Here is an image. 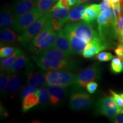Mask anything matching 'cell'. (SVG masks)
<instances>
[{
  "mask_svg": "<svg viewBox=\"0 0 123 123\" xmlns=\"http://www.w3.org/2000/svg\"><path fill=\"white\" fill-rule=\"evenodd\" d=\"M108 47L107 44L99 37L95 38L87 44L82 55L85 58H91L101 51L107 49Z\"/></svg>",
  "mask_w": 123,
  "mask_h": 123,
  "instance_id": "cell-13",
  "label": "cell"
},
{
  "mask_svg": "<svg viewBox=\"0 0 123 123\" xmlns=\"http://www.w3.org/2000/svg\"><path fill=\"white\" fill-rule=\"evenodd\" d=\"M100 13L99 5L91 4L87 5L82 19L87 22L92 23L98 18Z\"/></svg>",
  "mask_w": 123,
  "mask_h": 123,
  "instance_id": "cell-19",
  "label": "cell"
},
{
  "mask_svg": "<svg viewBox=\"0 0 123 123\" xmlns=\"http://www.w3.org/2000/svg\"><path fill=\"white\" fill-rule=\"evenodd\" d=\"M56 37V32L51 24L50 18L45 26L30 43L26 49L34 54H39L54 47Z\"/></svg>",
  "mask_w": 123,
  "mask_h": 123,
  "instance_id": "cell-1",
  "label": "cell"
},
{
  "mask_svg": "<svg viewBox=\"0 0 123 123\" xmlns=\"http://www.w3.org/2000/svg\"><path fill=\"white\" fill-rule=\"evenodd\" d=\"M121 64H122V71H123V59L122 60V63H121Z\"/></svg>",
  "mask_w": 123,
  "mask_h": 123,
  "instance_id": "cell-44",
  "label": "cell"
},
{
  "mask_svg": "<svg viewBox=\"0 0 123 123\" xmlns=\"http://www.w3.org/2000/svg\"><path fill=\"white\" fill-rule=\"evenodd\" d=\"M111 5L108 0H103V1H102L99 5L100 12L101 13V12L105 11V10H108L111 8Z\"/></svg>",
  "mask_w": 123,
  "mask_h": 123,
  "instance_id": "cell-35",
  "label": "cell"
},
{
  "mask_svg": "<svg viewBox=\"0 0 123 123\" xmlns=\"http://www.w3.org/2000/svg\"><path fill=\"white\" fill-rule=\"evenodd\" d=\"M100 0H78V2H77L76 5H79L83 4L85 3L88 2H97L99 1Z\"/></svg>",
  "mask_w": 123,
  "mask_h": 123,
  "instance_id": "cell-39",
  "label": "cell"
},
{
  "mask_svg": "<svg viewBox=\"0 0 123 123\" xmlns=\"http://www.w3.org/2000/svg\"><path fill=\"white\" fill-rule=\"evenodd\" d=\"M26 67L25 76L29 85L34 87H41L47 85L45 73L37 70L31 62H29Z\"/></svg>",
  "mask_w": 123,
  "mask_h": 123,
  "instance_id": "cell-8",
  "label": "cell"
},
{
  "mask_svg": "<svg viewBox=\"0 0 123 123\" xmlns=\"http://www.w3.org/2000/svg\"><path fill=\"white\" fill-rule=\"evenodd\" d=\"M98 87V84L96 82H95V81H91L86 86L87 91L91 94L95 93Z\"/></svg>",
  "mask_w": 123,
  "mask_h": 123,
  "instance_id": "cell-34",
  "label": "cell"
},
{
  "mask_svg": "<svg viewBox=\"0 0 123 123\" xmlns=\"http://www.w3.org/2000/svg\"><path fill=\"white\" fill-rule=\"evenodd\" d=\"M120 113H123V105L122 108H121V112H120Z\"/></svg>",
  "mask_w": 123,
  "mask_h": 123,
  "instance_id": "cell-45",
  "label": "cell"
},
{
  "mask_svg": "<svg viewBox=\"0 0 123 123\" xmlns=\"http://www.w3.org/2000/svg\"><path fill=\"white\" fill-rule=\"evenodd\" d=\"M50 18V15L47 12L34 22L18 36L19 43L25 48H27L32 40L44 28Z\"/></svg>",
  "mask_w": 123,
  "mask_h": 123,
  "instance_id": "cell-4",
  "label": "cell"
},
{
  "mask_svg": "<svg viewBox=\"0 0 123 123\" xmlns=\"http://www.w3.org/2000/svg\"><path fill=\"white\" fill-rule=\"evenodd\" d=\"M93 103V100L83 90V88L75 86L70 92L68 105L71 110L81 111L88 109Z\"/></svg>",
  "mask_w": 123,
  "mask_h": 123,
  "instance_id": "cell-3",
  "label": "cell"
},
{
  "mask_svg": "<svg viewBox=\"0 0 123 123\" xmlns=\"http://www.w3.org/2000/svg\"><path fill=\"white\" fill-rule=\"evenodd\" d=\"M43 15L44 14L40 12L37 7H35L28 13L15 18L12 28L18 33L23 32Z\"/></svg>",
  "mask_w": 123,
  "mask_h": 123,
  "instance_id": "cell-7",
  "label": "cell"
},
{
  "mask_svg": "<svg viewBox=\"0 0 123 123\" xmlns=\"http://www.w3.org/2000/svg\"><path fill=\"white\" fill-rule=\"evenodd\" d=\"M117 39H118V40H119L120 43L123 44V31L122 33H121V35H120L119 37H118Z\"/></svg>",
  "mask_w": 123,
  "mask_h": 123,
  "instance_id": "cell-41",
  "label": "cell"
},
{
  "mask_svg": "<svg viewBox=\"0 0 123 123\" xmlns=\"http://www.w3.org/2000/svg\"><path fill=\"white\" fill-rule=\"evenodd\" d=\"M58 0H38L37 7L43 14L47 13Z\"/></svg>",
  "mask_w": 123,
  "mask_h": 123,
  "instance_id": "cell-25",
  "label": "cell"
},
{
  "mask_svg": "<svg viewBox=\"0 0 123 123\" xmlns=\"http://www.w3.org/2000/svg\"><path fill=\"white\" fill-rule=\"evenodd\" d=\"M36 94L39 99V105L41 108H46L50 103V94L48 88L46 87H41L37 90Z\"/></svg>",
  "mask_w": 123,
  "mask_h": 123,
  "instance_id": "cell-23",
  "label": "cell"
},
{
  "mask_svg": "<svg viewBox=\"0 0 123 123\" xmlns=\"http://www.w3.org/2000/svg\"><path fill=\"white\" fill-rule=\"evenodd\" d=\"M14 19V15L10 9V6L3 7L0 14L1 29H7L13 26Z\"/></svg>",
  "mask_w": 123,
  "mask_h": 123,
  "instance_id": "cell-18",
  "label": "cell"
},
{
  "mask_svg": "<svg viewBox=\"0 0 123 123\" xmlns=\"http://www.w3.org/2000/svg\"><path fill=\"white\" fill-rule=\"evenodd\" d=\"M22 86L23 79L21 74L19 72L13 74L6 87L4 95L13 97L22 88Z\"/></svg>",
  "mask_w": 123,
  "mask_h": 123,
  "instance_id": "cell-14",
  "label": "cell"
},
{
  "mask_svg": "<svg viewBox=\"0 0 123 123\" xmlns=\"http://www.w3.org/2000/svg\"><path fill=\"white\" fill-rule=\"evenodd\" d=\"M1 47L16 45L19 42L18 37L13 30L7 28L1 29L0 32Z\"/></svg>",
  "mask_w": 123,
  "mask_h": 123,
  "instance_id": "cell-16",
  "label": "cell"
},
{
  "mask_svg": "<svg viewBox=\"0 0 123 123\" xmlns=\"http://www.w3.org/2000/svg\"><path fill=\"white\" fill-rule=\"evenodd\" d=\"M111 69L115 74L120 73L122 71V64L120 58H113L111 63Z\"/></svg>",
  "mask_w": 123,
  "mask_h": 123,
  "instance_id": "cell-27",
  "label": "cell"
},
{
  "mask_svg": "<svg viewBox=\"0 0 123 123\" xmlns=\"http://www.w3.org/2000/svg\"><path fill=\"white\" fill-rule=\"evenodd\" d=\"M58 7H69L70 6V0H58V1L55 4Z\"/></svg>",
  "mask_w": 123,
  "mask_h": 123,
  "instance_id": "cell-38",
  "label": "cell"
},
{
  "mask_svg": "<svg viewBox=\"0 0 123 123\" xmlns=\"http://www.w3.org/2000/svg\"><path fill=\"white\" fill-rule=\"evenodd\" d=\"M102 69L100 65L98 63L92 64L86 67L76 74V86L85 88L87 84L91 81L99 80L100 79Z\"/></svg>",
  "mask_w": 123,
  "mask_h": 123,
  "instance_id": "cell-6",
  "label": "cell"
},
{
  "mask_svg": "<svg viewBox=\"0 0 123 123\" xmlns=\"http://www.w3.org/2000/svg\"><path fill=\"white\" fill-rule=\"evenodd\" d=\"M115 29L117 38H118L123 31V12L117 19L115 24Z\"/></svg>",
  "mask_w": 123,
  "mask_h": 123,
  "instance_id": "cell-31",
  "label": "cell"
},
{
  "mask_svg": "<svg viewBox=\"0 0 123 123\" xmlns=\"http://www.w3.org/2000/svg\"><path fill=\"white\" fill-rule=\"evenodd\" d=\"M36 91L37 90L35 89V87L28 84V85L24 86L21 89V91H20V98H21V100H22L27 95H28L31 93H35Z\"/></svg>",
  "mask_w": 123,
  "mask_h": 123,
  "instance_id": "cell-29",
  "label": "cell"
},
{
  "mask_svg": "<svg viewBox=\"0 0 123 123\" xmlns=\"http://www.w3.org/2000/svg\"><path fill=\"white\" fill-rule=\"evenodd\" d=\"M47 86L66 87L76 86V74L69 70H52L45 72Z\"/></svg>",
  "mask_w": 123,
  "mask_h": 123,
  "instance_id": "cell-2",
  "label": "cell"
},
{
  "mask_svg": "<svg viewBox=\"0 0 123 123\" xmlns=\"http://www.w3.org/2000/svg\"><path fill=\"white\" fill-rule=\"evenodd\" d=\"M96 109L99 113L111 118L119 113V109L112 96L100 98L96 102Z\"/></svg>",
  "mask_w": 123,
  "mask_h": 123,
  "instance_id": "cell-9",
  "label": "cell"
},
{
  "mask_svg": "<svg viewBox=\"0 0 123 123\" xmlns=\"http://www.w3.org/2000/svg\"><path fill=\"white\" fill-rule=\"evenodd\" d=\"M22 101V111L27 112L39 103V99L36 93H31L24 98Z\"/></svg>",
  "mask_w": 123,
  "mask_h": 123,
  "instance_id": "cell-21",
  "label": "cell"
},
{
  "mask_svg": "<svg viewBox=\"0 0 123 123\" xmlns=\"http://www.w3.org/2000/svg\"><path fill=\"white\" fill-rule=\"evenodd\" d=\"M53 47L62 51L68 56L74 55L69 40L63 29H61L56 32V37Z\"/></svg>",
  "mask_w": 123,
  "mask_h": 123,
  "instance_id": "cell-15",
  "label": "cell"
},
{
  "mask_svg": "<svg viewBox=\"0 0 123 123\" xmlns=\"http://www.w3.org/2000/svg\"><path fill=\"white\" fill-rule=\"evenodd\" d=\"M50 20L51 26L54 29V30L56 32H57L58 31L62 29V27L64 26L62 23L61 20L54 18H50Z\"/></svg>",
  "mask_w": 123,
  "mask_h": 123,
  "instance_id": "cell-33",
  "label": "cell"
},
{
  "mask_svg": "<svg viewBox=\"0 0 123 123\" xmlns=\"http://www.w3.org/2000/svg\"><path fill=\"white\" fill-rule=\"evenodd\" d=\"M38 0H14L10 7L14 17L28 13L37 7Z\"/></svg>",
  "mask_w": 123,
  "mask_h": 123,
  "instance_id": "cell-10",
  "label": "cell"
},
{
  "mask_svg": "<svg viewBox=\"0 0 123 123\" xmlns=\"http://www.w3.org/2000/svg\"><path fill=\"white\" fill-rule=\"evenodd\" d=\"M108 1H110L111 6L114 5H115V4L120 2V0H108Z\"/></svg>",
  "mask_w": 123,
  "mask_h": 123,
  "instance_id": "cell-40",
  "label": "cell"
},
{
  "mask_svg": "<svg viewBox=\"0 0 123 123\" xmlns=\"http://www.w3.org/2000/svg\"><path fill=\"white\" fill-rule=\"evenodd\" d=\"M87 5H79L71 9L68 15L64 19H61L62 24L64 25L68 22H75L82 19Z\"/></svg>",
  "mask_w": 123,
  "mask_h": 123,
  "instance_id": "cell-17",
  "label": "cell"
},
{
  "mask_svg": "<svg viewBox=\"0 0 123 123\" xmlns=\"http://www.w3.org/2000/svg\"><path fill=\"white\" fill-rule=\"evenodd\" d=\"M111 121L112 123H123V113H119L111 117Z\"/></svg>",
  "mask_w": 123,
  "mask_h": 123,
  "instance_id": "cell-36",
  "label": "cell"
},
{
  "mask_svg": "<svg viewBox=\"0 0 123 123\" xmlns=\"http://www.w3.org/2000/svg\"><path fill=\"white\" fill-rule=\"evenodd\" d=\"M77 2H78V0H70V6L71 7L75 5H76Z\"/></svg>",
  "mask_w": 123,
  "mask_h": 123,
  "instance_id": "cell-42",
  "label": "cell"
},
{
  "mask_svg": "<svg viewBox=\"0 0 123 123\" xmlns=\"http://www.w3.org/2000/svg\"><path fill=\"white\" fill-rule=\"evenodd\" d=\"M50 103L53 107H58L64 102L68 95V87L58 86H48Z\"/></svg>",
  "mask_w": 123,
  "mask_h": 123,
  "instance_id": "cell-11",
  "label": "cell"
},
{
  "mask_svg": "<svg viewBox=\"0 0 123 123\" xmlns=\"http://www.w3.org/2000/svg\"><path fill=\"white\" fill-rule=\"evenodd\" d=\"M63 31L69 40L74 55L82 54L88 43L78 38L67 24L64 27Z\"/></svg>",
  "mask_w": 123,
  "mask_h": 123,
  "instance_id": "cell-12",
  "label": "cell"
},
{
  "mask_svg": "<svg viewBox=\"0 0 123 123\" xmlns=\"http://www.w3.org/2000/svg\"><path fill=\"white\" fill-rule=\"evenodd\" d=\"M71 9V7H58L55 5L51 9V10L48 12V13L50 15V18H54L61 20L64 19L68 15Z\"/></svg>",
  "mask_w": 123,
  "mask_h": 123,
  "instance_id": "cell-22",
  "label": "cell"
},
{
  "mask_svg": "<svg viewBox=\"0 0 123 123\" xmlns=\"http://www.w3.org/2000/svg\"><path fill=\"white\" fill-rule=\"evenodd\" d=\"M78 38L87 43H90L95 38L99 37V30L96 29L92 23H88L83 20L77 22L67 24Z\"/></svg>",
  "mask_w": 123,
  "mask_h": 123,
  "instance_id": "cell-5",
  "label": "cell"
},
{
  "mask_svg": "<svg viewBox=\"0 0 123 123\" xmlns=\"http://www.w3.org/2000/svg\"><path fill=\"white\" fill-rule=\"evenodd\" d=\"M114 58V56L111 53L108 52H101L98 54L96 59L99 62H108L112 60Z\"/></svg>",
  "mask_w": 123,
  "mask_h": 123,
  "instance_id": "cell-32",
  "label": "cell"
},
{
  "mask_svg": "<svg viewBox=\"0 0 123 123\" xmlns=\"http://www.w3.org/2000/svg\"><path fill=\"white\" fill-rule=\"evenodd\" d=\"M120 2H121V5H122V6L123 7V0H120Z\"/></svg>",
  "mask_w": 123,
  "mask_h": 123,
  "instance_id": "cell-43",
  "label": "cell"
},
{
  "mask_svg": "<svg viewBox=\"0 0 123 123\" xmlns=\"http://www.w3.org/2000/svg\"><path fill=\"white\" fill-rule=\"evenodd\" d=\"M115 53L121 59H123V44H120L114 50Z\"/></svg>",
  "mask_w": 123,
  "mask_h": 123,
  "instance_id": "cell-37",
  "label": "cell"
},
{
  "mask_svg": "<svg viewBox=\"0 0 123 123\" xmlns=\"http://www.w3.org/2000/svg\"><path fill=\"white\" fill-rule=\"evenodd\" d=\"M110 92L111 93L112 98H113V100H114L117 107L118 109H119V113H120L121 108H122L123 105V100L122 99V98H121L120 95L117 94V93H116V92L110 90Z\"/></svg>",
  "mask_w": 123,
  "mask_h": 123,
  "instance_id": "cell-30",
  "label": "cell"
},
{
  "mask_svg": "<svg viewBox=\"0 0 123 123\" xmlns=\"http://www.w3.org/2000/svg\"><path fill=\"white\" fill-rule=\"evenodd\" d=\"M29 62H30V60L27 55L22 51L12 64L11 67L9 69V71L11 72L12 74L18 72L21 69L26 66Z\"/></svg>",
  "mask_w": 123,
  "mask_h": 123,
  "instance_id": "cell-20",
  "label": "cell"
},
{
  "mask_svg": "<svg viewBox=\"0 0 123 123\" xmlns=\"http://www.w3.org/2000/svg\"><path fill=\"white\" fill-rule=\"evenodd\" d=\"M22 51L19 48H16L13 54L8 56L6 58H1V71L9 70L12 64L14 62L18 57V56L21 54Z\"/></svg>",
  "mask_w": 123,
  "mask_h": 123,
  "instance_id": "cell-24",
  "label": "cell"
},
{
  "mask_svg": "<svg viewBox=\"0 0 123 123\" xmlns=\"http://www.w3.org/2000/svg\"><path fill=\"white\" fill-rule=\"evenodd\" d=\"M15 49L12 46H2L0 49V57L4 58L13 54Z\"/></svg>",
  "mask_w": 123,
  "mask_h": 123,
  "instance_id": "cell-28",
  "label": "cell"
},
{
  "mask_svg": "<svg viewBox=\"0 0 123 123\" xmlns=\"http://www.w3.org/2000/svg\"><path fill=\"white\" fill-rule=\"evenodd\" d=\"M120 95H121V98H122V99H123V93H121V94H120Z\"/></svg>",
  "mask_w": 123,
  "mask_h": 123,
  "instance_id": "cell-46",
  "label": "cell"
},
{
  "mask_svg": "<svg viewBox=\"0 0 123 123\" xmlns=\"http://www.w3.org/2000/svg\"><path fill=\"white\" fill-rule=\"evenodd\" d=\"M12 74L9 70H5L1 71L0 75V91L1 94L5 95L6 87L8 83V81L11 77Z\"/></svg>",
  "mask_w": 123,
  "mask_h": 123,
  "instance_id": "cell-26",
  "label": "cell"
}]
</instances>
